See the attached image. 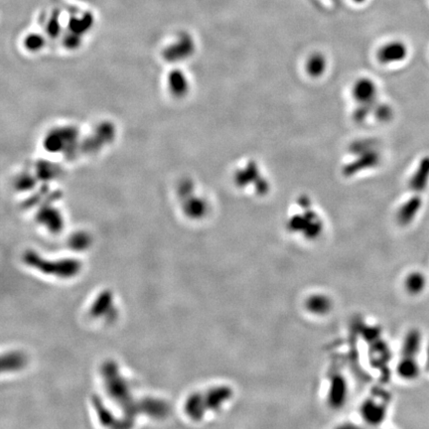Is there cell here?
Returning a JSON list of instances; mask_svg holds the SVG:
<instances>
[{"label": "cell", "instance_id": "obj_2", "mask_svg": "<svg viewBox=\"0 0 429 429\" xmlns=\"http://www.w3.org/2000/svg\"><path fill=\"white\" fill-rule=\"evenodd\" d=\"M349 159L343 166V174L346 177H353L364 171L377 168L382 162V153L378 144L370 138L358 139L349 147Z\"/></svg>", "mask_w": 429, "mask_h": 429}, {"label": "cell", "instance_id": "obj_16", "mask_svg": "<svg viewBox=\"0 0 429 429\" xmlns=\"http://www.w3.org/2000/svg\"><path fill=\"white\" fill-rule=\"evenodd\" d=\"M394 109L388 104L379 103L375 107L373 115L381 122H389L394 117Z\"/></svg>", "mask_w": 429, "mask_h": 429}, {"label": "cell", "instance_id": "obj_14", "mask_svg": "<svg viewBox=\"0 0 429 429\" xmlns=\"http://www.w3.org/2000/svg\"><path fill=\"white\" fill-rule=\"evenodd\" d=\"M421 342H422L421 333L418 330L410 331L405 337V340L403 343V348H402L403 357L416 358V356L420 352Z\"/></svg>", "mask_w": 429, "mask_h": 429}, {"label": "cell", "instance_id": "obj_12", "mask_svg": "<svg viewBox=\"0 0 429 429\" xmlns=\"http://www.w3.org/2000/svg\"><path fill=\"white\" fill-rule=\"evenodd\" d=\"M304 70L305 73L312 79L321 78L328 70L327 57L321 52L311 53L305 60Z\"/></svg>", "mask_w": 429, "mask_h": 429}, {"label": "cell", "instance_id": "obj_17", "mask_svg": "<svg viewBox=\"0 0 429 429\" xmlns=\"http://www.w3.org/2000/svg\"><path fill=\"white\" fill-rule=\"evenodd\" d=\"M355 3H358V4H362V3H364L366 0H353Z\"/></svg>", "mask_w": 429, "mask_h": 429}, {"label": "cell", "instance_id": "obj_13", "mask_svg": "<svg viewBox=\"0 0 429 429\" xmlns=\"http://www.w3.org/2000/svg\"><path fill=\"white\" fill-rule=\"evenodd\" d=\"M420 366L416 360V358H408L402 357L400 361L397 372L398 375L407 381H412L417 379L420 376Z\"/></svg>", "mask_w": 429, "mask_h": 429}, {"label": "cell", "instance_id": "obj_9", "mask_svg": "<svg viewBox=\"0 0 429 429\" xmlns=\"http://www.w3.org/2000/svg\"><path fill=\"white\" fill-rule=\"evenodd\" d=\"M423 207V199L420 196H413L404 202L399 210L397 211V221L403 225H409L412 223L417 215L421 212Z\"/></svg>", "mask_w": 429, "mask_h": 429}, {"label": "cell", "instance_id": "obj_8", "mask_svg": "<svg viewBox=\"0 0 429 429\" xmlns=\"http://www.w3.org/2000/svg\"><path fill=\"white\" fill-rule=\"evenodd\" d=\"M429 185V155L423 157L416 170L409 179V188L412 192L423 193Z\"/></svg>", "mask_w": 429, "mask_h": 429}, {"label": "cell", "instance_id": "obj_3", "mask_svg": "<svg viewBox=\"0 0 429 429\" xmlns=\"http://www.w3.org/2000/svg\"><path fill=\"white\" fill-rule=\"evenodd\" d=\"M351 95L355 102L353 117L357 123H364L374 113L379 104V87L370 77H360L352 85Z\"/></svg>", "mask_w": 429, "mask_h": 429}, {"label": "cell", "instance_id": "obj_11", "mask_svg": "<svg viewBox=\"0 0 429 429\" xmlns=\"http://www.w3.org/2000/svg\"><path fill=\"white\" fill-rule=\"evenodd\" d=\"M362 417L366 423L371 425L381 424L386 418L387 409L382 404L371 398L365 401L362 407Z\"/></svg>", "mask_w": 429, "mask_h": 429}, {"label": "cell", "instance_id": "obj_5", "mask_svg": "<svg viewBox=\"0 0 429 429\" xmlns=\"http://www.w3.org/2000/svg\"><path fill=\"white\" fill-rule=\"evenodd\" d=\"M233 180L237 188H251L257 196H265L270 190V183L255 160H247L239 166L234 172Z\"/></svg>", "mask_w": 429, "mask_h": 429}, {"label": "cell", "instance_id": "obj_10", "mask_svg": "<svg viewBox=\"0 0 429 429\" xmlns=\"http://www.w3.org/2000/svg\"><path fill=\"white\" fill-rule=\"evenodd\" d=\"M333 307L331 298L324 293H314L305 300V309L314 316H325Z\"/></svg>", "mask_w": 429, "mask_h": 429}, {"label": "cell", "instance_id": "obj_6", "mask_svg": "<svg viewBox=\"0 0 429 429\" xmlns=\"http://www.w3.org/2000/svg\"><path fill=\"white\" fill-rule=\"evenodd\" d=\"M408 45L401 40H392L383 44L376 52V59L382 66L400 64L409 56Z\"/></svg>", "mask_w": 429, "mask_h": 429}, {"label": "cell", "instance_id": "obj_15", "mask_svg": "<svg viewBox=\"0 0 429 429\" xmlns=\"http://www.w3.org/2000/svg\"><path fill=\"white\" fill-rule=\"evenodd\" d=\"M427 286L426 276L418 271L410 273L405 279V288L412 295L422 293Z\"/></svg>", "mask_w": 429, "mask_h": 429}, {"label": "cell", "instance_id": "obj_7", "mask_svg": "<svg viewBox=\"0 0 429 429\" xmlns=\"http://www.w3.org/2000/svg\"><path fill=\"white\" fill-rule=\"evenodd\" d=\"M26 260L31 265H33L35 267H40V269H42V271H44V272L54 273L56 275H61V276L73 275L79 269V263L77 261H74V260L62 261L60 264H58L56 266L54 264L49 263V264L53 265L52 268H49L48 263H46L45 260H43L42 258H40L39 256H37L33 252H30L26 255Z\"/></svg>", "mask_w": 429, "mask_h": 429}, {"label": "cell", "instance_id": "obj_1", "mask_svg": "<svg viewBox=\"0 0 429 429\" xmlns=\"http://www.w3.org/2000/svg\"><path fill=\"white\" fill-rule=\"evenodd\" d=\"M285 225L288 232L298 235L307 241L317 240L325 228L321 214L314 206L312 200L306 196L297 198L293 211L286 218Z\"/></svg>", "mask_w": 429, "mask_h": 429}, {"label": "cell", "instance_id": "obj_4", "mask_svg": "<svg viewBox=\"0 0 429 429\" xmlns=\"http://www.w3.org/2000/svg\"><path fill=\"white\" fill-rule=\"evenodd\" d=\"M232 389L226 386L215 387L204 395L193 397L188 403V411L193 418L202 419L204 413L217 412L232 398Z\"/></svg>", "mask_w": 429, "mask_h": 429}]
</instances>
